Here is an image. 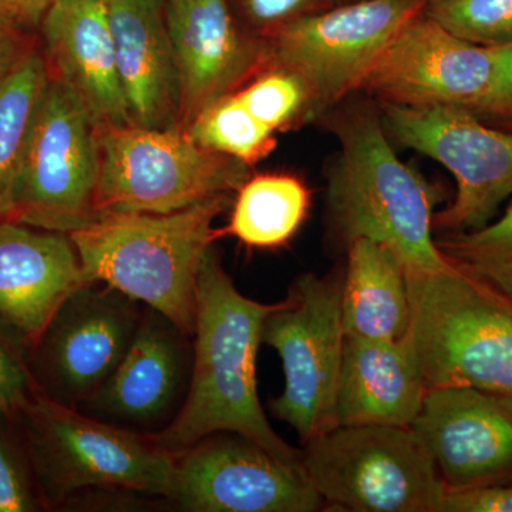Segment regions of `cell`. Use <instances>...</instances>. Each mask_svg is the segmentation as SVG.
I'll list each match as a JSON object with an SVG mask.
<instances>
[{"label": "cell", "mask_w": 512, "mask_h": 512, "mask_svg": "<svg viewBox=\"0 0 512 512\" xmlns=\"http://www.w3.org/2000/svg\"><path fill=\"white\" fill-rule=\"evenodd\" d=\"M276 303L242 295L214 244L208 248L198 276L190 384L174 419L151 439L178 454L212 434L235 433L305 471L302 451L272 429L256 387L262 325Z\"/></svg>", "instance_id": "6da1fadb"}, {"label": "cell", "mask_w": 512, "mask_h": 512, "mask_svg": "<svg viewBox=\"0 0 512 512\" xmlns=\"http://www.w3.org/2000/svg\"><path fill=\"white\" fill-rule=\"evenodd\" d=\"M320 120L338 138L326 174V214L333 238L348 247L366 238L392 251L406 274L450 268L434 232L437 192L393 150L379 106L338 104Z\"/></svg>", "instance_id": "7a4b0ae2"}, {"label": "cell", "mask_w": 512, "mask_h": 512, "mask_svg": "<svg viewBox=\"0 0 512 512\" xmlns=\"http://www.w3.org/2000/svg\"><path fill=\"white\" fill-rule=\"evenodd\" d=\"M232 205L218 195L171 214H104L70 232L84 282H100L194 336L198 276Z\"/></svg>", "instance_id": "3957f363"}, {"label": "cell", "mask_w": 512, "mask_h": 512, "mask_svg": "<svg viewBox=\"0 0 512 512\" xmlns=\"http://www.w3.org/2000/svg\"><path fill=\"white\" fill-rule=\"evenodd\" d=\"M33 480L46 507L84 490L173 500L177 454L146 433L124 429L37 393L20 410Z\"/></svg>", "instance_id": "277c9868"}, {"label": "cell", "mask_w": 512, "mask_h": 512, "mask_svg": "<svg viewBox=\"0 0 512 512\" xmlns=\"http://www.w3.org/2000/svg\"><path fill=\"white\" fill-rule=\"evenodd\" d=\"M406 275V336L427 387H473L512 396V299L454 265Z\"/></svg>", "instance_id": "5b68a950"}, {"label": "cell", "mask_w": 512, "mask_h": 512, "mask_svg": "<svg viewBox=\"0 0 512 512\" xmlns=\"http://www.w3.org/2000/svg\"><path fill=\"white\" fill-rule=\"evenodd\" d=\"M97 215L171 214L232 195L249 167L200 146L181 128L119 126L99 131Z\"/></svg>", "instance_id": "8992f818"}, {"label": "cell", "mask_w": 512, "mask_h": 512, "mask_svg": "<svg viewBox=\"0 0 512 512\" xmlns=\"http://www.w3.org/2000/svg\"><path fill=\"white\" fill-rule=\"evenodd\" d=\"M302 466L326 504L359 512H441L447 487L412 427L338 426L306 441Z\"/></svg>", "instance_id": "52a82bcc"}, {"label": "cell", "mask_w": 512, "mask_h": 512, "mask_svg": "<svg viewBox=\"0 0 512 512\" xmlns=\"http://www.w3.org/2000/svg\"><path fill=\"white\" fill-rule=\"evenodd\" d=\"M342 275L299 276L262 325V343L281 357L285 387L272 414L306 441L336 427V394L346 335Z\"/></svg>", "instance_id": "ba28073f"}, {"label": "cell", "mask_w": 512, "mask_h": 512, "mask_svg": "<svg viewBox=\"0 0 512 512\" xmlns=\"http://www.w3.org/2000/svg\"><path fill=\"white\" fill-rule=\"evenodd\" d=\"M421 0H356L292 20L265 36L268 66L295 74L308 94L309 121L357 93L367 70Z\"/></svg>", "instance_id": "9c48e42d"}, {"label": "cell", "mask_w": 512, "mask_h": 512, "mask_svg": "<svg viewBox=\"0 0 512 512\" xmlns=\"http://www.w3.org/2000/svg\"><path fill=\"white\" fill-rule=\"evenodd\" d=\"M99 130L50 77L12 195L8 220L69 235L96 220Z\"/></svg>", "instance_id": "30bf717a"}, {"label": "cell", "mask_w": 512, "mask_h": 512, "mask_svg": "<svg viewBox=\"0 0 512 512\" xmlns=\"http://www.w3.org/2000/svg\"><path fill=\"white\" fill-rule=\"evenodd\" d=\"M387 136L436 160L453 175L454 200L434 214V231H473L493 221L512 195V133L464 107L377 104Z\"/></svg>", "instance_id": "8fae6325"}, {"label": "cell", "mask_w": 512, "mask_h": 512, "mask_svg": "<svg viewBox=\"0 0 512 512\" xmlns=\"http://www.w3.org/2000/svg\"><path fill=\"white\" fill-rule=\"evenodd\" d=\"M143 312L141 303L111 286H77L32 343L30 372L39 393L79 409L119 366Z\"/></svg>", "instance_id": "7c38bea8"}, {"label": "cell", "mask_w": 512, "mask_h": 512, "mask_svg": "<svg viewBox=\"0 0 512 512\" xmlns=\"http://www.w3.org/2000/svg\"><path fill=\"white\" fill-rule=\"evenodd\" d=\"M490 47L473 45L424 10L407 20L376 57L357 93L377 104L476 109L490 90Z\"/></svg>", "instance_id": "4fadbf2b"}, {"label": "cell", "mask_w": 512, "mask_h": 512, "mask_svg": "<svg viewBox=\"0 0 512 512\" xmlns=\"http://www.w3.org/2000/svg\"><path fill=\"white\" fill-rule=\"evenodd\" d=\"M171 503L190 512H313L325 507L305 471L235 433L212 434L177 454Z\"/></svg>", "instance_id": "5bb4252c"}, {"label": "cell", "mask_w": 512, "mask_h": 512, "mask_svg": "<svg viewBox=\"0 0 512 512\" xmlns=\"http://www.w3.org/2000/svg\"><path fill=\"white\" fill-rule=\"evenodd\" d=\"M178 83V128L268 67L264 37L238 25L228 0H164Z\"/></svg>", "instance_id": "9a60e30c"}, {"label": "cell", "mask_w": 512, "mask_h": 512, "mask_svg": "<svg viewBox=\"0 0 512 512\" xmlns=\"http://www.w3.org/2000/svg\"><path fill=\"white\" fill-rule=\"evenodd\" d=\"M412 429L448 490L512 484V396L434 387Z\"/></svg>", "instance_id": "2e32d148"}, {"label": "cell", "mask_w": 512, "mask_h": 512, "mask_svg": "<svg viewBox=\"0 0 512 512\" xmlns=\"http://www.w3.org/2000/svg\"><path fill=\"white\" fill-rule=\"evenodd\" d=\"M190 339L170 319L147 308L119 366L77 410L124 429L156 433L157 426L173 420L170 413L187 394Z\"/></svg>", "instance_id": "e0dca14e"}, {"label": "cell", "mask_w": 512, "mask_h": 512, "mask_svg": "<svg viewBox=\"0 0 512 512\" xmlns=\"http://www.w3.org/2000/svg\"><path fill=\"white\" fill-rule=\"evenodd\" d=\"M50 77L97 130L131 126L104 0H56L39 23Z\"/></svg>", "instance_id": "ac0fdd59"}, {"label": "cell", "mask_w": 512, "mask_h": 512, "mask_svg": "<svg viewBox=\"0 0 512 512\" xmlns=\"http://www.w3.org/2000/svg\"><path fill=\"white\" fill-rule=\"evenodd\" d=\"M83 282L69 235L0 220V320L23 339L35 342Z\"/></svg>", "instance_id": "d6986e66"}, {"label": "cell", "mask_w": 512, "mask_h": 512, "mask_svg": "<svg viewBox=\"0 0 512 512\" xmlns=\"http://www.w3.org/2000/svg\"><path fill=\"white\" fill-rule=\"evenodd\" d=\"M117 69L134 126L178 127L180 83L164 0H104Z\"/></svg>", "instance_id": "ffe728a7"}, {"label": "cell", "mask_w": 512, "mask_h": 512, "mask_svg": "<svg viewBox=\"0 0 512 512\" xmlns=\"http://www.w3.org/2000/svg\"><path fill=\"white\" fill-rule=\"evenodd\" d=\"M427 392L407 336L400 340L346 338L336 394V427H412Z\"/></svg>", "instance_id": "44dd1931"}, {"label": "cell", "mask_w": 512, "mask_h": 512, "mask_svg": "<svg viewBox=\"0 0 512 512\" xmlns=\"http://www.w3.org/2000/svg\"><path fill=\"white\" fill-rule=\"evenodd\" d=\"M342 320L346 338L400 340L410 328V298L402 262L383 245L359 238L346 247Z\"/></svg>", "instance_id": "7402d4cb"}, {"label": "cell", "mask_w": 512, "mask_h": 512, "mask_svg": "<svg viewBox=\"0 0 512 512\" xmlns=\"http://www.w3.org/2000/svg\"><path fill=\"white\" fill-rule=\"evenodd\" d=\"M311 194L299 178L264 174L248 178L232 201L225 234L249 248H278L295 237L308 217Z\"/></svg>", "instance_id": "603a6c76"}, {"label": "cell", "mask_w": 512, "mask_h": 512, "mask_svg": "<svg viewBox=\"0 0 512 512\" xmlns=\"http://www.w3.org/2000/svg\"><path fill=\"white\" fill-rule=\"evenodd\" d=\"M49 83V67L37 46L0 83V220L9 218L13 190Z\"/></svg>", "instance_id": "cb8c5ba5"}, {"label": "cell", "mask_w": 512, "mask_h": 512, "mask_svg": "<svg viewBox=\"0 0 512 512\" xmlns=\"http://www.w3.org/2000/svg\"><path fill=\"white\" fill-rule=\"evenodd\" d=\"M184 131L200 146L248 167L269 156L276 147L274 131L256 120L235 93L215 101Z\"/></svg>", "instance_id": "d4e9b609"}, {"label": "cell", "mask_w": 512, "mask_h": 512, "mask_svg": "<svg viewBox=\"0 0 512 512\" xmlns=\"http://www.w3.org/2000/svg\"><path fill=\"white\" fill-rule=\"evenodd\" d=\"M436 244L451 264L512 299V202L497 221L444 234Z\"/></svg>", "instance_id": "484cf974"}, {"label": "cell", "mask_w": 512, "mask_h": 512, "mask_svg": "<svg viewBox=\"0 0 512 512\" xmlns=\"http://www.w3.org/2000/svg\"><path fill=\"white\" fill-rule=\"evenodd\" d=\"M235 94L249 113L274 133L309 121L305 87L295 74L281 67H265Z\"/></svg>", "instance_id": "4316f807"}, {"label": "cell", "mask_w": 512, "mask_h": 512, "mask_svg": "<svg viewBox=\"0 0 512 512\" xmlns=\"http://www.w3.org/2000/svg\"><path fill=\"white\" fill-rule=\"evenodd\" d=\"M423 10L473 45L512 43V0H427Z\"/></svg>", "instance_id": "83f0119b"}, {"label": "cell", "mask_w": 512, "mask_h": 512, "mask_svg": "<svg viewBox=\"0 0 512 512\" xmlns=\"http://www.w3.org/2000/svg\"><path fill=\"white\" fill-rule=\"evenodd\" d=\"M32 478L15 444L0 427V512L37 510L42 500Z\"/></svg>", "instance_id": "f1b7e54d"}, {"label": "cell", "mask_w": 512, "mask_h": 512, "mask_svg": "<svg viewBox=\"0 0 512 512\" xmlns=\"http://www.w3.org/2000/svg\"><path fill=\"white\" fill-rule=\"evenodd\" d=\"M37 393L29 363L0 326V416L19 414Z\"/></svg>", "instance_id": "f546056e"}, {"label": "cell", "mask_w": 512, "mask_h": 512, "mask_svg": "<svg viewBox=\"0 0 512 512\" xmlns=\"http://www.w3.org/2000/svg\"><path fill=\"white\" fill-rule=\"evenodd\" d=\"M493 55V80L487 96L470 110L490 124L512 133V43L490 47Z\"/></svg>", "instance_id": "4dcf8cb0"}, {"label": "cell", "mask_w": 512, "mask_h": 512, "mask_svg": "<svg viewBox=\"0 0 512 512\" xmlns=\"http://www.w3.org/2000/svg\"><path fill=\"white\" fill-rule=\"evenodd\" d=\"M252 32L265 37L286 23L332 8V0H237Z\"/></svg>", "instance_id": "1f68e13d"}, {"label": "cell", "mask_w": 512, "mask_h": 512, "mask_svg": "<svg viewBox=\"0 0 512 512\" xmlns=\"http://www.w3.org/2000/svg\"><path fill=\"white\" fill-rule=\"evenodd\" d=\"M441 512H512V484L447 488Z\"/></svg>", "instance_id": "d6a6232c"}, {"label": "cell", "mask_w": 512, "mask_h": 512, "mask_svg": "<svg viewBox=\"0 0 512 512\" xmlns=\"http://www.w3.org/2000/svg\"><path fill=\"white\" fill-rule=\"evenodd\" d=\"M28 26L6 12H0V83L35 49Z\"/></svg>", "instance_id": "836d02e7"}, {"label": "cell", "mask_w": 512, "mask_h": 512, "mask_svg": "<svg viewBox=\"0 0 512 512\" xmlns=\"http://www.w3.org/2000/svg\"><path fill=\"white\" fill-rule=\"evenodd\" d=\"M56 0H6V12L28 28L39 26L46 10Z\"/></svg>", "instance_id": "e575fe53"}, {"label": "cell", "mask_w": 512, "mask_h": 512, "mask_svg": "<svg viewBox=\"0 0 512 512\" xmlns=\"http://www.w3.org/2000/svg\"><path fill=\"white\" fill-rule=\"evenodd\" d=\"M0 12H6V0H0Z\"/></svg>", "instance_id": "d590c367"}, {"label": "cell", "mask_w": 512, "mask_h": 512, "mask_svg": "<svg viewBox=\"0 0 512 512\" xmlns=\"http://www.w3.org/2000/svg\"><path fill=\"white\" fill-rule=\"evenodd\" d=\"M421 2L426 3V2H427V0H421Z\"/></svg>", "instance_id": "8d00e7d4"}]
</instances>
